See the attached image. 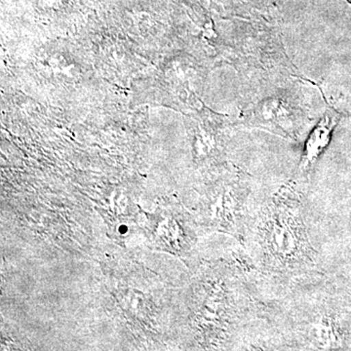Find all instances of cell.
Here are the masks:
<instances>
[{"label": "cell", "instance_id": "cell-1", "mask_svg": "<svg viewBox=\"0 0 351 351\" xmlns=\"http://www.w3.org/2000/svg\"><path fill=\"white\" fill-rule=\"evenodd\" d=\"M339 115L334 112L327 113L318 122L317 125L307 138L302 157V169L308 170L319 158L322 152L329 145L332 131L338 124Z\"/></svg>", "mask_w": 351, "mask_h": 351}, {"label": "cell", "instance_id": "cell-2", "mask_svg": "<svg viewBox=\"0 0 351 351\" xmlns=\"http://www.w3.org/2000/svg\"><path fill=\"white\" fill-rule=\"evenodd\" d=\"M276 225L272 226L271 241L269 240V244L271 245L272 250L276 252L277 256H280L282 258L292 257L298 249V239L295 234L290 232V226L285 225H278V221H276Z\"/></svg>", "mask_w": 351, "mask_h": 351}, {"label": "cell", "instance_id": "cell-3", "mask_svg": "<svg viewBox=\"0 0 351 351\" xmlns=\"http://www.w3.org/2000/svg\"><path fill=\"white\" fill-rule=\"evenodd\" d=\"M348 1H350V3H351V0H348Z\"/></svg>", "mask_w": 351, "mask_h": 351}]
</instances>
